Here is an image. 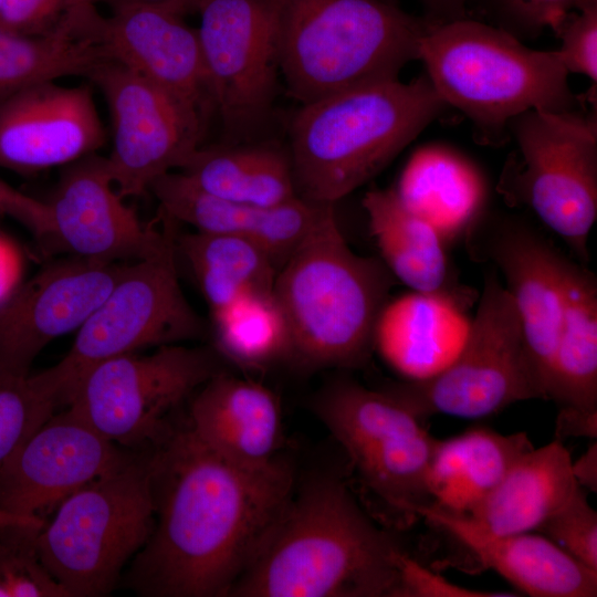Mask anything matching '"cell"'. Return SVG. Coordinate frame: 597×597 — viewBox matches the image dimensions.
<instances>
[{"instance_id":"cell-1","label":"cell","mask_w":597,"mask_h":597,"mask_svg":"<svg viewBox=\"0 0 597 597\" xmlns=\"http://www.w3.org/2000/svg\"><path fill=\"white\" fill-rule=\"evenodd\" d=\"M149 453L153 531L129 586L155 597H221L231 589L292 494L290 465L252 470L205 446L189 426Z\"/></svg>"},{"instance_id":"cell-2","label":"cell","mask_w":597,"mask_h":597,"mask_svg":"<svg viewBox=\"0 0 597 597\" xmlns=\"http://www.w3.org/2000/svg\"><path fill=\"white\" fill-rule=\"evenodd\" d=\"M409 557L342 480L316 476L291 494L229 596L400 597Z\"/></svg>"},{"instance_id":"cell-3","label":"cell","mask_w":597,"mask_h":597,"mask_svg":"<svg viewBox=\"0 0 597 597\" xmlns=\"http://www.w3.org/2000/svg\"><path fill=\"white\" fill-rule=\"evenodd\" d=\"M449 105L427 74L349 87L302 104L290 126L296 192L335 205L388 166Z\"/></svg>"},{"instance_id":"cell-4","label":"cell","mask_w":597,"mask_h":597,"mask_svg":"<svg viewBox=\"0 0 597 597\" xmlns=\"http://www.w3.org/2000/svg\"><path fill=\"white\" fill-rule=\"evenodd\" d=\"M395 281L380 258L349 248L334 205H326L274 281L273 294L289 331L290 359L307 369L364 366Z\"/></svg>"},{"instance_id":"cell-5","label":"cell","mask_w":597,"mask_h":597,"mask_svg":"<svg viewBox=\"0 0 597 597\" xmlns=\"http://www.w3.org/2000/svg\"><path fill=\"white\" fill-rule=\"evenodd\" d=\"M271 1L279 72L302 104L397 78L432 23L394 0Z\"/></svg>"},{"instance_id":"cell-6","label":"cell","mask_w":597,"mask_h":597,"mask_svg":"<svg viewBox=\"0 0 597 597\" xmlns=\"http://www.w3.org/2000/svg\"><path fill=\"white\" fill-rule=\"evenodd\" d=\"M419 60L436 91L463 112L489 144L531 109L575 111L580 102L556 50L526 46L510 32L469 19L432 22Z\"/></svg>"},{"instance_id":"cell-7","label":"cell","mask_w":597,"mask_h":597,"mask_svg":"<svg viewBox=\"0 0 597 597\" xmlns=\"http://www.w3.org/2000/svg\"><path fill=\"white\" fill-rule=\"evenodd\" d=\"M55 509L36 537L42 564L67 597L108 595L154 527L149 453H136Z\"/></svg>"},{"instance_id":"cell-8","label":"cell","mask_w":597,"mask_h":597,"mask_svg":"<svg viewBox=\"0 0 597 597\" xmlns=\"http://www.w3.org/2000/svg\"><path fill=\"white\" fill-rule=\"evenodd\" d=\"M417 418H480L543 399L527 358L521 320L496 269L486 271L475 316L453 360L421 379L381 388Z\"/></svg>"},{"instance_id":"cell-9","label":"cell","mask_w":597,"mask_h":597,"mask_svg":"<svg viewBox=\"0 0 597 597\" xmlns=\"http://www.w3.org/2000/svg\"><path fill=\"white\" fill-rule=\"evenodd\" d=\"M207 327L180 287L172 243L155 256L127 263L76 331L66 355L35 377L57 406L67 405L77 383L94 365L146 347L199 339Z\"/></svg>"},{"instance_id":"cell-10","label":"cell","mask_w":597,"mask_h":597,"mask_svg":"<svg viewBox=\"0 0 597 597\" xmlns=\"http://www.w3.org/2000/svg\"><path fill=\"white\" fill-rule=\"evenodd\" d=\"M507 129L517 149L501 178V193L525 205L582 261L597 218V122L579 112L531 109Z\"/></svg>"},{"instance_id":"cell-11","label":"cell","mask_w":597,"mask_h":597,"mask_svg":"<svg viewBox=\"0 0 597 597\" xmlns=\"http://www.w3.org/2000/svg\"><path fill=\"white\" fill-rule=\"evenodd\" d=\"M221 371L218 352L203 347L172 344L149 355L124 354L91 367L66 407L119 447H155L171 431L172 410Z\"/></svg>"},{"instance_id":"cell-12","label":"cell","mask_w":597,"mask_h":597,"mask_svg":"<svg viewBox=\"0 0 597 597\" xmlns=\"http://www.w3.org/2000/svg\"><path fill=\"white\" fill-rule=\"evenodd\" d=\"M316 416L347 452L367 489L407 522L431 504L427 473L436 443L417 418L383 389L345 377L322 388Z\"/></svg>"},{"instance_id":"cell-13","label":"cell","mask_w":597,"mask_h":597,"mask_svg":"<svg viewBox=\"0 0 597 597\" xmlns=\"http://www.w3.org/2000/svg\"><path fill=\"white\" fill-rule=\"evenodd\" d=\"M86 77L109 109L113 149L106 158L123 198L144 195L201 146L206 116L191 104L113 60L100 62Z\"/></svg>"},{"instance_id":"cell-14","label":"cell","mask_w":597,"mask_h":597,"mask_svg":"<svg viewBox=\"0 0 597 597\" xmlns=\"http://www.w3.org/2000/svg\"><path fill=\"white\" fill-rule=\"evenodd\" d=\"M197 28L213 109L227 135L247 139L266 122L279 72L271 0H202Z\"/></svg>"},{"instance_id":"cell-15","label":"cell","mask_w":597,"mask_h":597,"mask_svg":"<svg viewBox=\"0 0 597 597\" xmlns=\"http://www.w3.org/2000/svg\"><path fill=\"white\" fill-rule=\"evenodd\" d=\"M470 256L492 263L517 310L530 366L543 399L561 329L570 259L515 216L485 214L464 239Z\"/></svg>"},{"instance_id":"cell-16","label":"cell","mask_w":597,"mask_h":597,"mask_svg":"<svg viewBox=\"0 0 597 597\" xmlns=\"http://www.w3.org/2000/svg\"><path fill=\"white\" fill-rule=\"evenodd\" d=\"M113 182L107 158L87 155L64 166L46 201L50 233L44 247L104 263H129L155 256L174 243L144 226Z\"/></svg>"},{"instance_id":"cell-17","label":"cell","mask_w":597,"mask_h":597,"mask_svg":"<svg viewBox=\"0 0 597 597\" xmlns=\"http://www.w3.org/2000/svg\"><path fill=\"white\" fill-rule=\"evenodd\" d=\"M135 455L66 409L53 415L0 465V509L41 517L42 512Z\"/></svg>"},{"instance_id":"cell-18","label":"cell","mask_w":597,"mask_h":597,"mask_svg":"<svg viewBox=\"0 0 597 597\" xmlns=\"http://www.w3.org/2000/svg\"><path fill=\"white\" fill-rule=\"evenodd\" d=\"M126 265L71 256L24 281L0 306V365L29 373L46 345L81 327Z\"/></svg>"},{"instance_id":"cell-19","label":"cell","mask_w":597,"mask_h":597,"mask_svg":"<svg viewBox=\"0 0 597 597\" xmlns=\"http://www.w3.org/2000/svg\"><path fill=\"white\" fill-rule=\"evenodd\" d=\"M106 132L87 85L45 81L0 103V167L32 174L95 154Z\"/></svg>"},{"instance_id":"cell-20","label":"cell","mask_w":597,"mask_h":597,"mask_svg":"<svg viewBox=\"0 0 597 597\" xmlns=\"http://www.w3.org/2000/svg\"><path fill=\"white\" fill-rule=\"evenodd\" d=\"M86 27L106 59L116 61L205 116L213 109L198 31L184 18L148 6H123L103 17L94 3Z\"/></svg>"},{"instance_id":"cell-21","label":"cell","mask_w":597,"mask_h":597,"mask_svg":"<svg viewBox=\"0 0 597 597\" xmlns=\"http://www.w3.org/2000/svg\"><path fill=\"white\" fill-rule=\"evenodd\" d=\"M416 517L444 531L485 568L520 593L534 597H595L597 570L583 565L540 533L496 534L467 515L431 504L416 507Z\"/></svg>"},{"instance_id":"cell-22","label":"cell","mask_w":597,"mask_h":597,"mask_svg":"<svg viewBox=\"0 0 597 597\" xmlns=\"http://www.w3.org/2000/svg\"><path fill=\"white\" fill-rule=\"evenodd\" d=\"M188 426L205 446L239 467L261 470L280 459V402L256 381L226 371L214 375L192 399Z\"/></svg>"},{"instance_id":"cell-23","label":"cell","mask_w":597,"mask_h":597,"mask_svg":"<svg viewBox=\"0 0 597 597\" xmlns=\"http://www.w3.org/2000/svg\"><path fill=\"white\" fill-rule=\"evenodd\" d=\"M149 190L164 217L196 231L248 239L265 249L279 266L326 206L302 198L273 207L234 202L201 190L180 171L161 175Z\"/></svg>"},{"instance_id":"cell-24","label":"cell","mask_w":597,"mask_h":597,"mask_svg":"<svg viewBox=\"0 0 597 597\" xmlns=\"http://www.w3.org/2000/svg\"><path fill=\"white\" fill-rule=\"evenodd\" d=\"M399 201L428 222L446 245L465 239L485 214L486 180L468 157L431 144L412 153L397 187Z\"/></svg>"},{"instance_id":"cell-25","label":"cell","mask_w":597,"mask_h":597,"mask_svg":"<svg viewBox=\"0 0 597 597\" xmlns=\"http://www.w3.org/2000/svg\"><path fill=\"white\" fill-rule=\"evenodd\" d=\"M443 295L412 292L388 301L375 326L374 349L406 379L429 377L459 353L470 321Z\"/></svg>"},{"instance_id":"cell-26","label":"cell","mask_w":597,"mask_h":597,"mask_svg":"<svg viewBox=\"0 0 597 597\" xmlns=\"http://www.w3.org/2000/svg\"><path fill=\"white\" fill-rule=\"evenodd\" d=\"M362 205L380 259L412 291L443 295L470 307L479 296L454 279L439 233L408 210L394 189L373 188Z\"/></svg>"},{"instance_id":"cell-27","label":"cell","mask_w":597,"mask_h":597,"mask_svg":"<svg viewBox=\"0 0 597 597\" xmlns=\"http://www.w3.org/2000/svg\"><path fill=\"white\" fill-rule=\"evenodd\" d=\"M572 463L562 441L533 447L467 516L496 534L536 532L582 488Z\"/></svg>"},{"instance_id":"cell-28","label":"cell","mask_w":597,"mask_h":597,"mask_svg":"<svg viewBox=\"0 0 597 597\" xmlns=\"http://www.w3.org/2000/svg\"><path fill=\"white\" fill-rule=\"evenodd\" d=\"M533 447L525 432L503 434L485 427L437 439L427 473L431 505L469 514Z\"/></svg>"},{"instance_id":"cell-29","label":"cell","mask_w":597,"mask_h":597,"mask_svg":"<svg viewBox=\"0 0 597 597\" xmlns=\"http://www.w3.org/2000/svg\"><path fill=\"white\" fill-rule=\"evenodd\" d=\"M201 190L273 207L300 198L289 151L271 144L199 147L178 169Z\"/></svg>"},{"instance_id":"cell-30","label":"cell","mask_w":597,"mask_h":597,"mask_svg":"<svg viewBox=\"0 0 597 597\" xmlns=\"http://www.w3.org/2000/svg\"><path fill=\"white\" fill-rule=\"evenodd\" d=\"M547 399L562 407L597 410V280L572 260Z\"/></svg>"},{"instance_id":"cell-31","label":"cell","mask_w":597,"mask_h":597,"mask_svg":"<svg viewBox=\"0 0 597 597\" xmlns=\"http://www.w3.org/2000/svg\"><path fill=\"white\" fill-rule=\"evenodd\" d=\"M174 245L211 312L244 294L273 292L280 266L265 249L248 239L195 230L175 234Z\"/></svg>"},{"instance_id":"cell-32","label":"cell","mask_w":597,"mask_h":597,"mask_svg":"<svg viewBox=\"0 0 597 597\" xmlns=\"http://www.w3.org/2000/svg\"><path fill=\"white\" fill-rule=\"evenodd\" d=\"M107 60L76 9L48 35H24L0 29V103L31 85L84 75Z\"/></svg>"},{"instance_id":"cell-33","label":"cell","mask_w":597,"mask_h":597,"mask_svg":"<svg viewBox=\"0 0 597 597\" xmlns=\"http://www.w3.org/2000/svg\"><path fill=\"white\" fill-rule=\"evenodd\" d=\"M216 350L247 369L290 359L286 322L273 292L244 294L211 312Z\"/></svg>"},{"instance_id":"cell-34","label":"cell","mask_w":597,"mask_h":597,"mask_svg":"<svg viewBox=\"0 0 597 597\" xmlns=\"http://www.w3.org/2000/svg\"><path fill=\"white\" fill-rule=\"evenodd\" d=\"M56 407L34 374L0 365V465L54 415Z\"/></svg>"},{"instance_id":"cell-35","label":"cell","mask_w":597,"mask_h":597,"mask_svg":"<svg viewBox=\"0 0 597 597\" xmlns=\"http://www.w3.org/2000/svg\"><path fill=\"white\" fill-rule=\"evenodd\" d=\"M43 524L0 527V597H67L40 559L36 537Z\"/></svg>"},{"instance_id":"cell-36","label":"cell","mask_w":597,"mask_h":597,"mask_svg":"<svg viewBox=\"0 0 597 597\" xmlns=\"http://www.w3.org/2000/svg\"><path fill=\"white\" fill-rule=\"evenodd\" d=\"M583 565L597 570V513L580 488L536 531Z\"/></svg>"},{"instance_id":"cell-37","label":"cell","mask_w":597,"mask_h":597,"mask_svg":"<svg viewBox=\"0 0 597 597\" xmlns=\"http://www.w3.org/2000/svg\"><path fill=\"white\" fill-rule=\"evenodd\" d=\"M597 0H491L499 28L520 40L557 31L566 17Z\"/></svg>"},{"instance_id":"cell-38","label":"cell","mask_w":597,"mask_h":597,"mask_svg":"<svg viewBox=\"0 0 597 597\" xmlns=\"http://www.w3.org/2000/svg\"><path fill=\"white\" fill-rule=\"evenodd\" d=\"M556 34L562 43L558 56L568 73L597 81V3L588 4L570 12Z\"/></svg>"},{"instance_id":"cell-39","label":"cell","mask_w":597,"mask_h":597,"mask_svg":"<svg viewBox=\"0 0 597 597\" xmlns=\"http://www.w3.org/2000/svg\"><path fill=\"white\" fill-rule=\"evenodd\" d=\"M85 0H3L0 29L24 35H48ZM91 3V2H90Z\"/></svg>"},{"instance_id":"cell-40","label":"cell","mask_w":597,"mask_h":597,"mask_svg":"<svg viewBox=\"0 0 597 597\" xmlns=\"http://www.w3.org/2000/svg\"><path fill=\"white\" fill-rule=\"evenodd\" d=\"M506 597L515 594L485 591L452 584L409 557L402 572L400 597Z\"/></svg>"},{"instance_id":"cell-41","label":"cell","mask_w":597,"mask_h":597,"mask_svg":"<svg viewBox=\"0 0 597 597\" xmlns=\"http://www.w3.org/2000/svg\"><path fill=\"white\" fill-rule=\"evenodd\" d=\"M0 214L24 226L44 245L50 233L46 201L25 195L0 178Z\"/></svg>"},{"instance_id":"cell-42","label":"cell","mask_w":597,"mask_h":597,"mask_svg":"<svg viewBox=\"0 0 597 597\" xmlns=\"http://www.w3.org/2000/svg\"><path fill=\"white\" fill-rule=\"evenodd\" d=\"M24 271L25 259L20 245L0 231V306L22 285Z\"/></svg>"},{"instance_id":"cell-43","label":"cell","mask_w":597,"mask_h":597,"mask_svg":"<svg viewBox=\"0 0 597 597\" xmlns=\"http://www.w3.org/2000/svg\"><path fill=\"white\" fill-rule=\"evenodd\" d=\"M597 433V410L562 407L556 418V440L569 437L595 439Z\"/></svg>"},{"instance_id":"cell-44","label":"cell","mask_w":597,"mask_h":597,"mask_svg":"<svg viewBox=\"0 0 597 597\" xmlns=\"http://www.w3.org/2000/svg\"><path fill=\"white\" fill-rule=\"evenodd\" d=\"M201 1L202 0H85V2L94 4L104 2L111 6L112 9L123 6H148L166 10L182 18L189 13H197Z\"/></svg>"},{"instance_id":"cell-45","label":"cell","mask_w":597,"mask_h":597,"mask_svg":"<svg viewBox=\"0 0 597 597\" xmlns=\"http://www.w3.org/2000/svg\"><path fill=\"white\" fill-rule=\"evenodd\" d=\"M573 474L583 489L596 492L597 489V444L587 450L572 463Z\"/></svg>"},{"instance_id":"cell-46","label":"cell","mask_w":597,"mask_h":597,"mask_svg":"<svg viewBox=\"0 0 597 597\" xmlns=\"http://www.w3.org/2000/svg\"><path fill=\"white\" fill-rule=\"evenodd\" d=\"M431 11L434 21L443 22L464 18L468 0H421Z\"/></svg>"},{"instance_id":"cell-47","label":"cell","mask_w":597,"mask_h":597,"mask_svg":"<svg viewBox=\"0 0 597 597\" xmlns=\"http://www.w3.org/2000/svg\"><path fill=\"white\" fill-rule=\"evenodd\" d=\"M43 522L44 520L42 517L18 515V514H13L11 512L0 509V527L4 525L18 524V523H43Z\"/></svg>"},{"instance_id":"cell-48","label":"cell","mask_w":597,"mask_h":597,"mask_svg":"<svg viewBox=\"0 0 597 597\" xmlns=\"http://www.w3.org/2000/svg\"><path fill=\"white\" fill-rule=\"evenodd\" d=\"M2 2H3V0H0V9H1V6H2Z\"/></svg>"}]
</instances>
